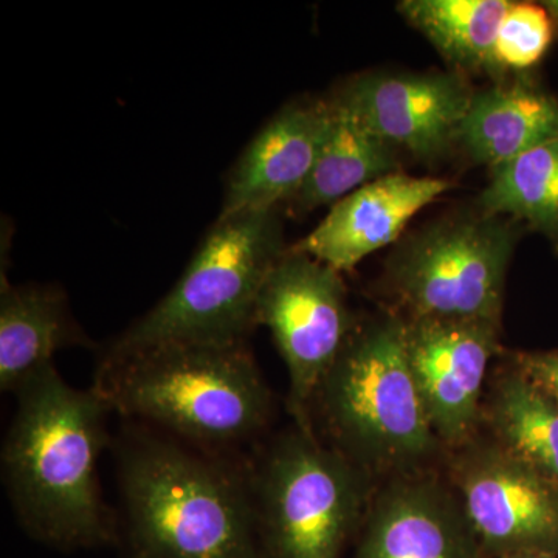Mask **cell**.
<instances>
[{
  "label": "cell",
  "mask_w": 558,
  "mask_h": 558,
  "mask_svg": "<svg viewBox=\"0 0 558 558\" xmlns=\"http://www.w3.org/2000/svg\"><path fill=\"white\" fill-rule=\"evenodd\" d=\"M497 558H558V556H553V554H510V556H502Z\"/></svg>",
  "instance_id": "cb8c5ba5"
},
{
  "label": "cell",
  "mask_w": 558,
  "mask_h": 558,
  "mask_svg": "<svg viewBox=\"0 0 558 558\" xmlns=\"http://www.w3.org/2000/svg\"><path fill=\"white\" fill-rule=\"evenodd\" d=\"M542 5L545 7L546 11L549 13L558 39V0H543Z\"/></svg>",
  "instance_id": "603a6c76"
},
{
  "label": "cell",
  "mask_w": 558,
  "mask_h": 558,
  "mask_svg": "<svg viewBox=\"0 0 558 558\" xmlns=\"http://www.w3.org/2000/svg\"><path fill=\"white\" fill-rule=\"evenodd\" d=\"M288 250L281 208L219 216L174 288L102 355L160 344L247 343L260 289Z\"/></svg>",
  "instance_id": "5b68a950"
},
{
  "label": "cell",
  "mask_w": 558,
  "mask_h": 558,
  "mask_svg": "<svg viewBox=\"0 0 558 558\" xmlns=\"http://www.w3.org/2000/svg\"><path fill=\"white\" fill-rule=\"evenodd\" d=\"M92 347L70 311L64 290L54 284L0 282V389L17 391L58 351Z\"/></svg>",
  "instance_id": "2e32d148"
},
{
  "label": "cell",
  "mask_w": 558,
  "mask_h": 558,
  "mask_svg": "<svg viewBox=\"0 0 558 558\" xmlns=\"http://www.w3.org/2000/svg\"><path fill=\"white\" fill-rule=\"evenodd\" d=\"M556 39V28L542 2L512 0L495 39L499 78L531 75Z\"/></svg>",
  "instance_id": "44dd1931"
},
{
  "label": "cell",
  "mask_w": 558,
  "mask_h": 558,
  "mask_svg": "<svg viewBox=\"0 0 558 558\" xmlns=\"http://www.w3.org/2000/svg\"><path fill=\"white\" fill-rule=\"evenodd\" d=\"M328 446L369 473H409L436 453L429 422L411 369L405 317L357 323L312 403Z\"/></svg>",
  "instance_id": "277c9868"
},
{
  "label": "cell",
  "mask_w": 558,
  "mask_h": 558,
  "mask_svg": "<svg viewBox=\"0 0 558 558\" xmlns=\"http://www.w3.org/2000/svg\"><path fill=\"white\" fill-rule=\"evenodd\" d=\"M512 0H403L398 11L457 72L499 80L495 39Z\"/></svg>",
  "instance_id": "d6986e66"
},
{
  "label": "cell",
  "mask_w": 558,
  "mask_h": 558,
  "mask_svg": "<svg viewBox=\"0 0 558 558\" xmlns=\"http://www.w3.org/2000/svg\"><path fill=\"white\" fill-rule=\"evenodd\" d=\"M329 121V98L293 101L278 110L227 175L219 216L292 202L317 163Z\"/></svg>",
  "instance_id": "4fadbf2b"
},
{
  "label": "cell",
  "mask_w": 558,
  "mask_h": 558,
  "mask_svg": "<svg viewBox=\"0 0 558 558\" xmlns=\"http://www.w3.org/2000/svg\"><path fill=\"white\" fill-rule=\"evenodd\" d=\"M256 326L274 336L289 374L288 410L296 427L312 428V403L357 322L340 271L289 247L260 289Z\"/></svg>",
  "instance_id": "ba28073f"
},
{
  "label": "cell",
  "mask_w": 558,
  "mask_h": 558,
  "mask_svg": "<svg viewBox=\"0 0 558 558\" xmlns=\"http://www.w3.org/2000/svg\"><path fill=\"white\" fill-rule=\"evenodd\" d=\"M92 388L113 413L216 454L258 438L274 407L247 343L160 344L101 355Z\"/></svg>",
  "instance_id": "3957f363"
},
{
  "label": "cell",
  "mask_w": 558,
  "mask_h": 558,
  "mask_svg": "<svg viewBox=\"0 0 558 558\" xmlns=\"http://www.w3.org/2000/svg\"><path fill=\"white\" fill-rule=\"evenodd\" d=\"M478 205L542 234L558 255V137L492 170Z\"/></svg>",
  "instance_id": "ffe728a7"
},
{
  "label": "cell",
  "mask_w": 558,
  "mask_h": 558,
  "mask_svg": "<svg viewBox=\"0 0 558 558\" xmlns=\"http://www.w3.org/2000/svg\"><path fill=\"white\" fill-rule=\"evenodd\" d=\"M352 558H484L453 490L409 475L371 499Z\"/></svg>",
  "instance_id": "7c38bea8"
},
{
  "label": "cell",
  "mask_w": 558,
  "mask_h": 558,
  "mask_svg": "<svg viewBox=\"0 0 558 558\" xmlns=\"http://www.w3.org/2000/svg\"><path fill=\"white\" fill-rule=\"evenodd\" d=\"M499 333L501 322L494 319L405 318L411 369L442 446L458 450L476 438Z\"/></svg>",
  "instance_id": "30bf717a"
},
{
  "label": "cell",
  "mask_w": 558,
  "mask_h": 558,
  "mask_svg": "<svg viewBox=\"0 0 558 558\" xmlns=\"http://www.w3.org/2000/svg\"><path fill=\"white\" fill-rule=\"evenodd\" d=\"M509 360L510 365L515 366L558 405V348L549 351H513Z\"/></svg>",
  "instance_id": "7402d4cb"
},
{
  "label": "cell",
  "mask_w": 558,
  "mask_h": 558,
  "mask_svg": "<svg viewBox=\"0 0 558 558\" xmlns=\"http://www.w3.org/2000/svg\"><path fill=\"white\" fill-rule=\"evenodd\" d=\"M117 454L128 558H266L247 465L143 428Z\"/></svg>",
  "instance_id": "7a4b0ae2"
},
{
  "label": "cell",
  "mask_w": 558,
  "mask_h": 558,
  "mask_svg": "<svg viewBox=\"0 0 558 558\" xmlns=\"http://www.w3.org/2000/svg\"><path fill=\"white\" fill-rule=\"evenodd\" d=\"M523 230L517 220L481 211L440 219L389 258V289L407 318L501 322L506 277Z\"/></svg>",
  "instance_id": "52a82bcc"
},
{
  "label": "cell",
  "mask_w": 558,
  "mask_h": 558,
  "mask_svg": "<svg viewBox=\"0 0 558 558\" xmlns=\"http://www.w3.org/2000/svg\"><path fill=\"white\" fill-rule=\"evenodd\" d=\"M451 484L484 558L558 556V486L498 447L473 439L451 461Z\"/></svg>",
  "instance_id": "9c48e42d"
},
{
  "label": "cell",
  "mask_w": 558,
  "mask_h": 558,
  "mask_svg": "<svg viewBox=\"0 0 558 558\" xmlns=\"http://www.w3.org/2000/svg\"><path fill=\"white\" fill-rule=\"evenodd\" d=\"M453 189L446 179L395 172L374 180L332 205L328 216L293 245L296 252L344 274L398 240L411 219Z\"/></svg>",
  "instance_id": "5bb4252c"
},
{
  "label": "cell",
  "mask_w": 558,
  "mask_h": 558,
  "mask_svg": "<svg viewBox=\"0 0 558 558\" xmlns=\"http://www.w3.org/2000/svg\"><path fill=\"white\" fill-rule=\"evenodd\" d=\"M14 396L2 470L22 527L62 550L110 545L116 520L102 502L97 472L113 411L94 388L70 387L54 365Z\"/></svg>",
  "instance_id": "6da1fadb"
},
{
  "label": "cell",
  "mask_w": 558,
  "mask_h": 558,
  "mask_svg": "<svg viewBox=\"0 0 558 558\" xmlns=\"http://www.w3.org/2000/svg\"><path fill=\"white\" fill-rule=\"evenodd\" d=\"M492 440L558 486V405L510 365L483 400Z\"/></svg>",
  "instance_id": "ac0fdd59"
},
{
  "label": "cell",
  "mask_w": 558,
  "mask_h": 558,
  "mask_svg": "<svg viewBox=\"0 0 558 558\" xmlns=\"http://www.w3.org/2000/svg\"><path fill=\"white\" fill-rule=\"evenodd\" d=\"M328 134L311 178L289 202L296 215L336 205L374 180L399 172V150L379 137L354 110L330 95Z\"/></svg>",
  "instance_id": "e0dca14e"
},
{
  "label": "cell",
  "mask_w": 558,
  "mask_h": 558,
  "mask_svg": "<svg viewBox=\"0 0 558 558\" xmlns=\"http://www.w3.org/2000/svg\"><path fill=\"white\" fill-rule=\"evenodd\" d=\"M266 558H343L373 499L369 473L293 427L247 465Z\"/></svg>",
  "instance_id": "8992f818"
},
{
  "label": "cell",
  "mask_w": 558,
  "mask_h": 558,
  "mask_svg": "<svg viewBox=\"0 0 558 558\" xmlns=\"http://www.w3.org/2000/svg\"><path fill=\"white\" fill-rule=\"evenodd\" d=\"M556 137L558 95L524 75L475 90L458 145L492 171Z\"/></svg>",
  "instance_id": "9a60e30c"
},
{
  "label": "cell",
  "mask_w": 558,
  "mask_h": 558,
  "mask_svg": "<svg viewBox=\"0 0 558 558\" xmlns=\"http://www.w3.org/2000/svg\"><path fill=\"white\" fill-rule=\"evenodd\" d=\"M475 90L457 72H373L347 81L333 98L399 153L433 161L457 145Z\"/></svg>",
  "instance_id": "8fae6325"
}]
</instances>
